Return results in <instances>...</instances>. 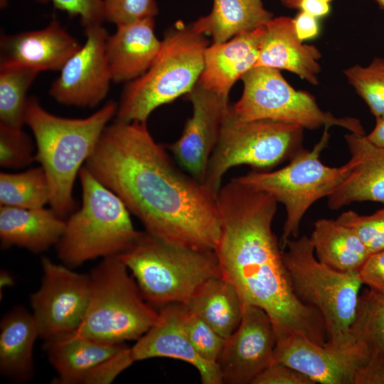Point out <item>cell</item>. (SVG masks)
Masks as SVG:
<instances>
[{
    "instance_id": "obj_1",
    "label": "cell",
    "mask_w": 384,
    "mask_h": 384,
    "mask_svg": "<svg viewBox=\"0 0 384 384\" xmlns=\"http://www.w3.org/2000/svg\"><path fill=\"white\" fill-rule=\"evenodd\" d=\"M84 166L149 234L175 246L215 251L220 235L217 196L175 165L146 122L116 119L107 124Z\"/></svg>"
},
{
    "instance_id": "obj_2",
    "label": "cell",
    "mask_w": 384,
    "mask_h": 384,
    "mask_svg": "<svg viewBox=\"0 0 384 384\" xmlns=\"http://www.w3.org/2000/svg\"><path fill=\"white\" fill-rule=\"evenodd\" d=\"M277 203L237 178L221 187L217 196L220 235L214 251L221 276L242 305L257 306L268 314L277 341L300 333L323 346L327 341L323 317L294 294L272 230Z\"/></svg>"
},
{
    "instance_id": "obj_3",
    "label": "cell",
    "mask_w": 384,
    "mask_h": 384,
    "mask_svg": "<svg viewBox=\"0 0 384 384\" xmlns=\"http://www.w3.org/2000/svg\"><path fill=\"white\" fill-rule=\"evenodd\" d=\"M118 104L108 101L85 118H67L46 110L35 97H28L25 124L34 137L36 161L43 169L50 188V208L62 218L74 212V182L91 155Z\"/></svg>"
},
{
    "instance_id": "obj_4",
    "label": "cell",
    "mask_w": 384,
    "mask_h": 384,
    "mask_svg": "<svg viewBox=\"0 0 384 384\" xmlns=\"http://www.w3.org/2000/svg\"><path fill=\"white\" fill-rule=\"evenodd\" d=\"M78 176L81 207L68 217L55 245L59 259L70 268L98 257L120 255L142 233L134 228L130 213L120 198L85 166Z\"/></svg>"
},
{
    "instance_id": "obj_5",
    "label": "cell",
    "mask_w": 384,
    "mask_h": 384,
    "mask_svg": "<svg viewBox=\"0 0 384 384\" xmlns=\"http://www.w3.org/2000/svg\"><path fill=\"white\" fill-rule=\"evenodd\" d=\"M208 46L206 35L192 25L167 32L147 70L126 85L116 119L146 122L156 108L187 95L199 80Z\"/></svg>"
},
{
    "instance_id": "obj_6",
    "label": "cell",
    "mask_w": 384,
    "mask_h": 384,
    "mask_svg": "<svg viewBox=\"0 0 384 384\" xmlns=\"http://www.w3.org/2000/svg\"><path fill=\"white\" fill-rule=\"evenodd\" d=\"M283 248L294 294L323 317L326 345L341 348L353 343L351 328L363 284L358 272L338 271L319 262L306 235L287 240Z\"/></svg>"
},
{
    "instance_id": "obj_7",
    "label": "cell",
    "mask_w": 384,
    "mask_h": 384,
    "mask_svg": "<svg viewBox=\"0 0 384 384\" xmlns=\"http://www.w3.org/2000/svg\"><path fill=\"white\" fill-rule=\"evenodd\" d=\"M119 256L153 307L185 304L205 282L221 276L213 251L170 245L146 231Z\"/></svg>"
},
{
    "instance_id": "obj_8",
    "label": "cell",
    "mask_w": 384,
    "mask_h": 384,
    "mask_svg": "<svg viewBox=\"0 0 384 384\" xmlns=\"http://www.w3.org/2000/svg\"><path fill=\"white\" fill-rule=\"evenodd\" d=\"M89 277L87 308L74 334L123 343L139 339L155 324L159 312L144 299L119 255L102 258Z\"/></svg>"
},
{
    "instance_id": "obj_9",
    "label": "cell",
    "mask_w": 384,
    "mask_h": 384,
    "mask_svg": "<svg viewBox=\"0 0 384 384\" xmlns=\"http://www.w3.org/2000/svg\"><path fill=\"white\" fill-rule=\"evenodd\" d=\"M324 128L319 142L311 150L302 149L285 166L274 171H252L236 177L243 184L267 193L284 205L286 220L283 225L281 247L286 242L299 237L302 218L318 200L328 197L351 174L354 160L331 167L320 159L328 146L330 134Z\"/></svg>"
},
{
    "instance_id": "obj_10",
    "label": "cell",
    "mask_w": 384,
    "mask_h": 384,
    "mask_svg": "<svg viewBox=\"0 0 384 384\" xmlns=\"http://www.w3.org/2000/svg\"><path fill=\"white\" fill-rule=\"evenodd\" d=\"M304 129L272 120H242L230 106L208 164L205 186L217 196L230 168L247 165L264 171L289 160L303 149Z\"/></svg>"
},
{
    "instance_id": "obj_11",
    "label": "cell",
    "mask_w": 384,
    "mask_h": 384,
    "mask_svg": "<svg viewBox=\"0 0 384 384\" xmlns=\"http://www.w3.org/2000/svg\"><path fill=\"white\" fill-rule=\"evenodd\" d=\"M241 80L242 95L231 106V110L242 120H272L307 129L321 127L330 129L337 126L351 133L366 135L359 119L351 117H338L323 111L312 95L294 89L279 70L255 67L246 73Z\"/></svg>"
},
{
    "instance_id": "obj_12",
    "label": "cell",
    "mask_w": 384,
    "mask_h": 384,
    "mask_svg": "<svg viewBox=\"0 0 384 384\" xmlns=\"http://www.w3.org/2000/svg\"><path fill=\"white\" fill-rule=\"evenodd\" d=\"M41 284L30 302L40 337L47 341L80 326L89 302L90 277L48 257L41 259Z\"/></svg>"
},
{
    "instance_id": "obj_13",
    "label": "cell",
    "mask_w": 384,
    "mask_h": 384,
    "mask_svg": "<svg viewBox=\"0 0 384 384\" xmlns=\"http://www.w3.org/2000/svg\"><path fill=\"white\" fill-rule=\"evenodd\" d=\"M85 43L60 70L49 94L62 105L91 108L105 98L112 80L105 54L106 29L97 25L85 28Z\"/></svg>"
},
{
    "instance_id": "obj_14",
    "label": "cell",
    "mask_w": 384,
    "mask_h": 384,
    "mask_svg": "<svg viewBox=\"0 0 384 384\" xmlns=\"http://www.w3.org/2000/svg\"><path fill=\"white\" fill-rule=\"evenodd\" d=\"M237 329L225 339L217 365L223 383L247 384L274 363L277 335L268 314L244 304Z\"/></svg>"
},
{
    "instance_id": "obj_15",
    "label": "cell",
    "mask_w": 384,
    "mask_h": 384,
    "mask_svg": "<svg viewBox=\"0 0 384 384\" xmlns=\"http://www.w3.org/2000/svg\"><path fill=\"white\" fill-rule=\"evenodd\" d=\"M368 358L367 350L359 343L334 348L319 345L300 333L277 340L274 353V363L289 366L321 384H356Z\"/></svg>"
},
{
    "instance_id": "obj_16",
    "label": "cell",
    "mask_w": 384,
    "mask_h": 384,
    "mask_svg": "<svg viewBox=\"0 0 384 384\" xmlns=\"http://www.w3.org/2000/svg\"><path fill=\"white\" fill-rule=\"evenodd\" d=\"M186 95L192 104L193 114L180 138L168 149L181 168L204 183L209 159L230 106L228 97L207 90L198 82Z\"/></svg>"
},
{
    "instance_id": "obj_17",
    "label": "cell",
    "mask_w": 384,
    "mask_h": 384,
    "mask_svg": "<svg viewBox=\"0 0 384 384\" xmlns=\"http://www.w3.org/2000/svg\"><path fill=\"white\" fill-rule=\"evenodd\" d=\"M183 304L159 308L155 324L131 348L135 361L152 358H171L193 366L203 384L223 383L216 363L203 359L191 344L183 327Z\"/></svg>"
},
{
    "instance_id": "obj_18",
    "label": "cell",
    "mask_w": 384,
    "mask_h": 384,
    "mask_svg": "<svg viewBox=\"0 0 384 384\" xmlns=\"http://www.w3.org/2000/svg\"><path fill=\"white\" fill-rule=\"evenodd\" d=\"M80 44L53 18L45 28L2 34L0 68L25 67L37 70H60Z\"/></svg>"
},
{
    "instance_id": "obj_19",
    "label": "cell",
    "mask_w": 384,
    "mask_h": 384,
    "mask_svg": "<svg viewBox=\"0 0 384 384\" xmlns=\"http://www.w3.org/2000/svg\"><path fill=\"white\" fill-rule=\"evenodd\" d=\"M321 58L315 46L303 44L297 38L293 18L280 16L272 18L264 26L255 67L286 70L311 85H318Z\"/></svg>"
},
{
    "instance_id": "obj_20",
    "label": "cell",
    "mask_w": 384,
    "mask_h": 384,
    "mask_svg": "<svg viewBox=\"0 0 384 384\" xmlns=\"http://www.w3.org/2000/svg\"><path fill=\"white\" fill-rule=\"evenodd\" d=\"M355 164L349 176L327 197L331 210L353 202L375 201L384 204V148L371 143L366 135L345 136Z\"/></svg>"
},
{
    "instance_id": "obj_21",
    "label": "cell",
    "mask_w": 384,
    "mask_h": 384,
    "mask_svg": "<svg viewBox=\"0 0 384 384\" xmlns=\"http://www.w3.org/2000/svg\"><path fill=\"white\" fill-rule=\"evenodd\" d=\"M161 46L154 33V18L117 26L107 36L105 54L112 82H131L143 75Z\"/></svg>"
},
{
    "instance_id": "obj_22",
    "label": "cell",
    "mask_w": 384,
    "mask_h": 384,
    "mask_svg": "<svg viewBox=\"0 0 384 384\" xmlns=\"http://www.w3.org/2000/svg\"><path fill=\"white\" fill-rule=\"evenodd\" d=\"M264 26L208 46L198 83L228 97L233 85L257 64Z\"/></svg>"
},
{
    "instance_id": "obj_23",
    "label": "cell",
    "mask_w": 384,
    "mask_h": 384,
    "mask_svg": "<svg viewBox=\"0 0 384 384\" xmlns=\"http://www.w3.org/2000/svg\"><path fill=\"white\" fill-rule=\"evenodd\" d=\"M65 226V220L45 207L23 208L0 207V239L3 248L17 246L33 253L56 245Z\"/></svg>"
},
{
    "instance_id": "obj_24",
    "label": "cell",
    "mask_w": 384,
    "mask_h": 384,
    "mask_svg": "<svg viewBox=\"0 0 384 384\" xmlns=\"http://www.w3.org/2000/svg\"><path fill=\"white\" fill-rule=\"evenodd\" d=\"M40 337L32 313L15 306L0 323V373L18 383H27L34 376L33 346Z\"/></svg>"
},
{
    "instance_id": "obj_25",
    "label": "cell",
    "mask_w": 384,
    "mask_h": 384,
    "mask_svg": "<svg viewBox=\"0 0 384 384\" xmlns=\"http://www.w3.org/2000/svg\"><path fill=\"white\" fill-rule=\"evenodd\" d=\"M125 345L107 343L73 332L45 341L48 358L58 377L54 383L82 384L87 375Z\"/></svg>"
},
{
    "instance_id": "obj_26",
    "label": "cell",
    "mask_w": 384,
    "mask_h": 384,
    "mask_svg": "<svg viewBox=\"0 0 384 384\" xmlns=\"http://www.w3.org/2000/svg\"><path fill=\"white\" fill-rule=\"evenodd\" d=\"M309 238L317 260L338 271L358 272L370 255L355 231L336 219H318Z\"/></svg>"
},
{
    "instance_id": "obj_27",
    "label": "cell",
    "mask_w": 384,
    "mask_h": 384,
    "mask_svg": "<svg viewBox=\"0 0 384 384\" xmlns=\"http://www.w3.org/2000/svg\"><path fill=\"white\" fill-rule=\"evenodd\" d=\"M272 18L262 0H213L211 11L192 26L209 35L213 43H222L264 26Z\"/></svg>"
},
{
    "instance_id": "obj_28",
    "label": "cell",
    "mask_w": 384,
    "mask_h": 384,
    "mask_svg": "<svg viewBox=\"0 0 384 384\" xmlns=\"http://www.w3.org/2000/svg\"><path fill=\"white\" fill-rule=\"evenodd\" d=\"M184 304L225 339L237 329L242 316L237 291L222 276L205 282Z\"/></svg>"
},
{
    "instance_id": "obj_29",
    "label": "cell",
    "mask_w": 384,
    "mask_h": 384,
    "mask_svg": "<svg viewBox=\"0 0 384 384\" xmlns=\"http://www.w3.org/2000/svg\"><path fill=\"white\" fill-rule=\"evenodd\" d=\"M50 188L43 169L0 173V205L23 208H43L50 202Z\"/></svg>"
},
{
    "instance_id": "obj_30",
    "label": "cell",
    "mask_w": 384,
    "mask_h": 384,
    "mask_svg": "<svg viewBox=\"0 0 384 384\" xmlns=\"http://www.w3.org/2000/svg\"><path fill=\"white\" fill-rule=\"evenodd\" d=\"M38 73L25 67L0 68V124L22 128L28 99L26 93Z\"/></svg>"
},
{
    "instance_id": "obj_31",
    "label": "cell",
    "mask_w": 384,
    "mask_h": 384,
    "mask_svg": "<svg viewBox=\"0 0 384 384\" xmlns=\"http://www.w3.org/2000/svg\"><path fill=\"white\" fill-rule=\"evenodd\" d=\"M351 336L369 356L384 353V294L369 288L360 294Z\"/></svg>"
},
{
    "instance_id": "obj_32",
    "label": "cell",
    "mask_w": 384,
    "mask_h": 384,
    "mask_svg": "<svg viewBox=\"0 0 384 384\" xmlns=\"http://www.w3.org/2000/svg\"><path fill=\"white\" fill-rule=\"evenodd\" d=\"M343 73L375 119L384 118V58L375 57L367 66L354 65Z\"/></svg>"
},
{
    "instance_id": "obj_33",
    "label": "cell",
    "mask_w": 384,
    "mask_h": 384,
    "mask_svg": "<svg viewBox=\"0 0 384 384\" xmlns=\"http://www.w3.org/2000/svg\"><path fill=\"white\" fill-rule=\"evenodd\" d=\"M183 306V327L191 344L203 359L217 364L225 338L184 304Z\"/></svg>"
},
{
    "instance_id": "obj_34",
    "label": "cell",
    "mask_w": 384,
    "mask_h": 384,
    "mask_svg": "<svg viewBox=\"0 0 384 384\" xmlns=\"http://www.w3.org/2000/svg\"><path fill=\"white\" fill-rule=\"evenodd\" d=\"M36 160V152L30 137L21 129L0 124V165L19 169Z\"/></svg>"
},
{
    "instance_id": "obj_35",
    "label": "cell",
    "mask_w": 384,
    "mask_h": 384,
    "mask_svg": "<svg viewBox=\"0 0 384 384\" xmlns=\"http://www.w3.org/2000/svg\"><path fill=\"white\" fill-rule=\"evenodd\" d=\"M336 220L353 229L370 254L384 250V206L369 215L345 211Z\"/></svg>"
},
{
    "instance_id": "obj_36",
    "label": "cell",
    "mask_w": 384,
    "mask_h": 384,
    "mask_svg": "<svg viewBox=\"0 0 384 384\" xmlns=\"http://www.w3.org/2000/svg\"><path fill=\"white\" fill-rule=\"evenodd\" d=\"M105 21L116 26L154 18L159 12L155 0H103Z\"/></svg>"
},
{
    "instance_id": "obj_37",
    "label": "cell",
    "mask_w": 384,
    "mask_h": 384,
    "mask_svg": "<svg viewBox=\"0 0 384 384\" xmlns=\"http://www.w3.org/2000/svg\"><path fill=\"white\" fill-rule=\"evenodd\" d=\"M38 3H50L55 8L70 16H78L85 28L102 25L105 21L103 0H34Z\"/></svg>"
},
{
    "instance_id": "obj_38",
    "label": "cell",
    "mask_w": 384,
    "mask_h": 384,
    "mask_svg": "<svg viewBox=\"0 0 384 384\" xmlns=\"http://www.w3.org/2000/svg\"><path fill=\"white\" fill-rule=\"evenodd\" d=\"M134 362L135 361L131 348L125 346L118 353L93 368L87 375L82 384L110 383Z\"/></svg>"
},
{
    "instance_id": "obj_39",
    "label": "cell",
    "mask_w": 384,
    "mask_h": 384,
    "mask_svg": "<svg viewBox=\"0 0 384 384\" xmlns=\"http://www.w3.org/2000/svg\"><path fill=\"white\" fill-rule=\"evenodd\" d=\"M252 384H314L307 376L280 363H274L262 371Z\"/></svg>"
},
{
    "instance_id": "obj_40",
    "label": "cell",
    "mask_w": 384,
    "mask_h": 384,
    "mask_svg": "<svg viewBox=\"0 0 384 384\" xmlns=\"http://www.w3.org/2000/svg\"><path fill=\"white\" fill-rule=\"evenodd\" d=\"M358 274L363 284L384 294V250L371 253Z\"/></svg>"
},
{
    "instance_id": "obj_41",
    "label": "cell",
    "mask_w": 384,
    "mask_h": 384,
    "mask_svg": "<svg viewBox=\"0 0 384 384\" xmlns=\"http://www.w3.org/2000/svg\"><path fill=\"white\" fill-rule=\"evenodd\" d=\"M356 384H384V353L369 357L361 370Z\"/></svg>"
},
{
    "instance_id": "obj_42",
    "label": "cell",
    "mask_w": 384,
    "mask_h": 384,
    "mask_svg": "<svg viewBox=\"0 0 384 384\" xmlns=\"http://www.w3.org/2000/svg\"><path fill=\"white\" fill-rule=\"evenodd\" d=\"M293 24L295 33L301 41L312 39L319 34L317 18L306 12L300 11L293 18Z\"/></svg>"
},
{
    "instance_id": "obj_43",
    "label": "cell",
    "mask_w": 384,
    "mask_h": 384,
    "mask_svg": "<svg viewBox=\"0 0 384 384\" xmlns=\"http://www.w3.org/2000/svg\"><path fill=\"white\" fill-rule=\"evenodd\" d=\"M332 0H291L284 6L289 9H299L316 18L327 15L330 11Z\"/></svg>"
},
{
    "instance_id": "obj_44",
    "label": "cell",
    "mask_w": 384,
    "mask_h": 384,
    "mask_svg": "<svg viewBox=\"0 0 384 384\" xmlns=\"http://www.w3.org/2000/svg\"><path fill=\"white\" fill-rule=\"evenodd\" d=\"M366 137L373 144L384 148V118L376 119L375 127Z\"/></svg>"
},
{
    "instance_id": "obj_45",
    "label": "cell",
    "mask_w": 384,
    "mask_h": 384,
    "mask_svg": "<svg viewBox=\"0 0 384 384\" xmlns=\"http://www.w3.org/2000/svg\"><path fill=\"white\" fill-rule=\"evenodd\" d=\"M0 279L1 289H2V287L4 288V287L13 284V278L9 274V272L5 270L1 272Z\"/></svg>"
},
{
    "instance_id": "obj_46",
    "label": "cell",
    "mask_w": 384,
    "mask_h": 384,
    "mask_svg": "<svg viewBox=\"0 0 384 384\" xmlns=\"http://www.w3.org/2000/svg\"><path fill=\"white\" fill-rule=\"evenodd\" d=\"M9 0H0V8L5 9L8 5Z\"/></svg>"
},
{
    "instance_id": "obj_47",
    "label": "cell",
    "mask_w": 384,
    "mask_h": 384,
    "mask_svg": "<svg viewBox=\"0 0 384 384\" xmlns=\"http://www.w3.org/2000/svg\"><path fill=\"white\" fill-rule=\"evenodd\" d=\"M376 1H378L380 6L384 9V0H376Z\"/></svg>"
},
{
    "instance_id": "obj_48",
    "label": "cell",
    "mask_w": 384,
    "mask_h": 384,
    "mask_svg": "<svg viewBox=\"0 0 384 384\" xmlns=\"http://www.w3.org/2000/svg\"><path fill=\"white\" fill-rule=\"evenodd\" d=\"M291 0H281L282 4L284 6L287 2H289Z\"/></svg>"
}]
</instances>
